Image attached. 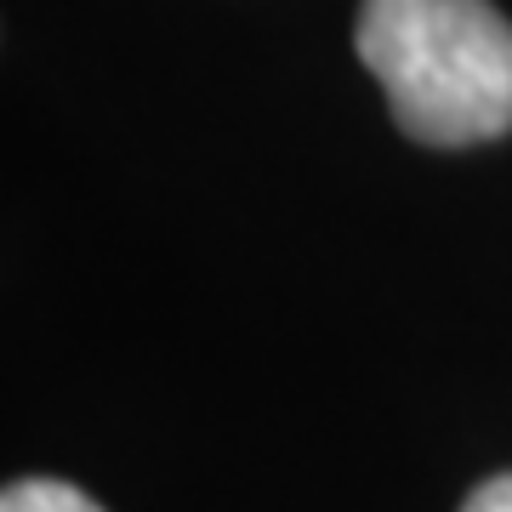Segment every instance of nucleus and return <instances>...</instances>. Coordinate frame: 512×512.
<instances>
[{"mask_svg":"<svg viewBox=\"0 0 512 512\" xmlns=\"http://www.w3.org/2000/svg\"><path fill=\"white\" fill-rule=\"evenodd\" d=\"M353 46L416 143L467 148L512 131V23L490 0H365Z\"/></svg>","mask_w":512,"mask_h":512,"instance_id":"f257e3e1","label":"nucleus"},{"mask_svg":"<svg viewBox=\"0 0 512 512\" xmlns=\"http://www.w3.org/2000/svg\"><path fill=\"white\" fill-rule=\"evenodd\" d=\"M0 512H103V507L63 478H18L0 495Z\"/></svg>","mask_w":512,"mask_h":512,"instance_id":"f03ea898","label":"nucleus"},{"mask_svg":"<svg viewBox=\"0 0 512 512\" xmlns=\"http://www.w3.org/2000/svg\"><path fill=\"white\" fill-rule=\"evenodd\" d=\"M461 512H512V473L490 478V484H478L473 495H467V507Z\"/></svg>","mask_w":512,"mask_h":512,"instance_id":"7ed1b4c3","label":"nucleus"}]
</instances>
